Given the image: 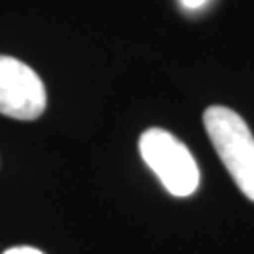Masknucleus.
I'll list each match as a JSON object with an SVG mask.
<instances>
[{"label":"nucleus","instance_id":"obj_4","mask_svg":"<svg viewBox=\"0 0 254 254\" xmlns=\"http://www.w3.org/2000/svg\"><path fill=\"white\" fill-rule=\"evenodd\" d=\"M4 254H44V253L34 249V247H13V249H8Z\"/></svg>","mask_w":254,"mask_h":254},{"label":"nucleus","instance_id":"obj_2","mask_svg":"<svg viewBox=\"0 0 254 254\" xmlns=\"http://www.w3.org/2000/svg\"><path fill=\"white\" fill-rule=\"evenodd\" d=\"M137 145L141 158L170 194L187 198L200 187V168L194 156L168 130L149 128L141 134Z\"/></svg>","mask_w":254,"mask_h":254},{"label":"nucleus","instance_id":"obj_5","mask_svg":"<svg viewBox=\"0 0 254 254\" xmlns=\"http://www.w3.org/2000/svg\"><path fill=\"white\" fill-rule=\"evenodd\" d=\"M207 0H181V4L189 9H200Z\"/></svg>","mask_w":254,"mask_h":254},{"label":"nucleus","instance_id":"obj_1","mask_svg":"<svg viewBox=\"0 0 254 254\" xmlns=\"http://www.w3.org/2000/svg\"><path fill=\"white\" fill-rule=\"evenodd\" d=\"M203 125L239 190L254 201V136L251 128L234 109L222 106L205 109Z\"/></svg>","mask_w":254,"mask_h":254},{"label":"nucleus","instance_id":"obj_3","mask_svg":"<svg viewBox=\"0 0 254 254\" xmlns=\"http://www.w3.org/2000/svg\"><path fill=\"white\" fill-rule=\"evenodd\" d=\"M47 106L44 81L28 64L0 55V113L19 121H34Z\"/></svg>","mask_w":254,"mask_h":254}]
</instances>
